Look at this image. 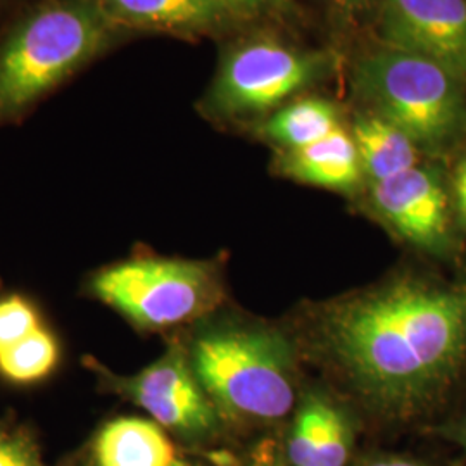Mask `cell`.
I'll return each instance as SVG.
<instances>
[{
    "label": "cell",
    "mask_w": 466,
    "mask_h": 466,
    "mask_svg": "<svg viewBox=\"0 0 466 466\" xmlns=\"http://www.w3.org/2000/svg\"><path fill=\"white\" fill-rule=\"evenodd\" d=\"M321 346L385 413L415 410L466 360V285L400 280L330 308Z\"/></svg>",
    "instance_id": "cell-1"
},
{
    "label": "cell",
    "mask_w": 466,
    "mask_h": 466,
    "mask_svg": "<svg viewBox=\"0 0 466 466\" xmlns=\"http://www.w3.org/2000/svg\"><path fill=\"white\" fill-rule=\"evenodd\" d=\"M132 32L99 0H35L0 30V127L116 49Z\"/></svg>",
    "instance_id": "cell-2"
},
{
    "label": "cell",
    "mask_w": 466,
    "mask_h": 466,
    "mask_svg": "<svg viewBox=\"0 0 466 466\" xmlns=\"http://www.w3.org/2000/svg\"><path fill=\"white\" fill-rule=\"evenodd\" d=\"M190 367L218 411L228 417L271 421L294 406L292 352L277 332L227 327L202 333Z\"/></svg>",
    "instance_id": "cell-3"
},
{
    "label": "cell",
    "mask_w": 466,
    "mask_h": 466,
    "mask_svg": "<svg viewBox=\"0 0 466 466\" xmlns=\"http://www.w3.org/2000/svg\"><path fill=\"white\" fill-rule=\"evenodd\" d=\"M461 82L450 69L423 56L387 46L363 56L352 75L356 96L367 102L373 115L425 146L444 142L460 127Z\"/></svg>",
    "instance_id": "cell-4"
},
{
    "label": "cell",
    "mask_w": 466,
    "mask_h": 466,
    "mask_svg": "<svg viewBox=\"0 0 466 466\" xmlns=\"http://www.w3.org/2000/svg\"><path fill=\"white\" fill-rule=\"evenodd\" d=\"M94 294L142 329H167L215 308L219 289L200 263L147 258L100 271Z\"/></svg>",
    "instance_id": "cell-5"
},
{
    "label": "cell",
    "mask_w": 466,
    "mask_h": 466,
    "mask_svg": "<svg viewBox=\"0 0 466 466\" xmlns=\"http://www.w3.org/2000/svg\"><path fill=\"white\" fill-rule=\"evenodd\" d=\"M332 66L325 52L289 47L271 38L244 42L221 59L202 111L217 117L265 113L317 84Z\"/></svg>",
    "instance_id": "cell-6"
},
{
    "label": "cell",
    "mask_w": 466,
    "mask_h": 466,
    "mask_svg": "<svg viewBox=\"0 0 466 466\" xmlns=\"http://www.w3.org/2000/svg\"><path fill=\"white\" fill-rule=\"evenodd\" d=\"M379 32L392 49L423 56L466 80V0H379Z\"/></svg>",
    "instance_id": "cell-7"
},
{
    "label": "cell",
    "mask_w": 466,
    "mask_h": 466,
    "mask_svg": "<svg viewBox=\"0 0 466 466\" xmlns=\"http://www.w3.org/2000/svg\"><path fill=\"white\" fill-rule=\"evenodd\" d=\"M117 387L165 429L202 435L217 425L218 410L180 352H169Z\"/></svg>",
    "instance_id": "cell-8"
},
{
    "label": "cell",
    "mask_w": 466,
    "mask_h": 466,
    "mask_svg": "<svg viewBox=\"0 0 466 466\" xmlns=\"http://www.w3.org/2000/svg\"><path fill=\"white\" fill-rule=\"evenodd\" d=\"M371 199L379 215L402 238L431 249L444 244L450 228L448 198L432 171L415 167L377 182Z\"/></svg>",
    "instance_id": "cell-9"
},
{
    "label": "cell",
    "mask_w": 466,
    "mask_h": 466,
    "mask_svg": "<svg viewBox=\"0 0 466 466\" xmlns=\"http://www.w3.org/2000/svg\"><path fill=\"white\" fill-rule=\"evenodd\" d=\"M57 361V340L34 306L19 296L0 299V375L21 385L40 382Z\"/></svg>",
    "instance_id": "cell-10"
},
{
    "label": "cell",
    "mask_w": 466,
    "mask_h": 466,
    "mask_svg": "<svg viewBox=\"0 0 466 466\" xmlns=\"http://www.w3.org/2000/svg\"><path fill=\"white\" fill-rule=\"evenodd\" d=\"M128 32H156L194 38L223 30L232 13L219 0H99Z\"/></svg>",
    "instance_id": "cell-11"
},
{
    "label": "cell",
    "mask_w": 466,
    "mask_h": 466,
    "mask_svg": "<svg viewBox=\"0 0 466 466\" xmlns=\"http://www.w3.org/2000/svg\"><path fill=\"white\" fill-rule=\"evenodd\" d=\"M280 167L298 182L332 190H350L363 175L354 138L344 128L308 147L285 150Z\"/></svg>",
    "instance_id": "cell-12"
},
{
    "label": "cell",
    "mask_w": 466,
    "mask_h": 466,
    "mask_svg": "<svg viewBox=\"0 0 466 466\" xmlns=\"http://www.w3.org/2000/svg\"><path fill=\"white\" fill-rule=\"evenodd\" d=\"M96 466H182L161 425L144 418L109 421L96 441Z\"/></svg>",
    "instance_id": "cell-13"
},
{
    "label": "cell",
    "mask_w": 466,
    "mask_h": 466,
    "mask_svg": "<svg viewBox=\"0 0 466 466\" xmlns=\"http://www.w3.org/2000/svg\"><path fill=\"white\" fill-rule=\"evenodd\" d=\"M350 135L358 147L363 173L373 184L417 167L415 142L379 115L368 113L356 117Z\"/></svg>",
    "instance_id": "cell-14"
},
{
    "label": "cell",
    "mask_w": 466,
    "mask_h": 466,
    "mask_svg": "<svg viewBox=\"0 0 466 466\" xmlns=\"http://www.w3.org/2000/svg\"><path fill=\"white\" fill-rule=\"evenodd\" d=\"M342 128L337 107L321 99L298 100L275 113L263 127L267 138L285 150L302 149Z\"/></svg>",
    "instance_id": "cell-15"
},
{
    "label": "cell",
    "mask_w": 466,
    "mask_h": 466,
    "mask_svg": "<svg viewBox=\"0 0 466 466\" xmlns=\"http://www.w3.org/2000/svg\"><path fill=\"white\" fill-rule=\"evenodd\" d=\"M329 402L323 400H308L302 408L292 425V432L287 444V463L290 466H308L315 450H317L319 435L325 423Z\"/></svg>",
    "instance_id": "cell-16"
},
{
    "label": "cell",
    "mask_w": 466,
    "mask_h": 466,
    "mask_svg": "<svg viewBox=\"0 0 466 466\" xmlns=\"http://www.w3.org/2000/svg\"><path fill=\"white\" fill-rule=\"evenodd\" d=\"M350 452V425L342 413L329 404L317 450L308 466H346Z\"/></svg>",
    "instance_id": "cell-17"
},
{
    "label": "cell",
    "mask_w": 466,
    "mask_h": 466,
    "mask_svg": "<svg viewBox=\"0 0 466 466\" xmlns=\"http://www.w3.org/2000/svg\"><path fill=\"white\" fill-rule=\"evenodd\" d=\"M0 466H38L34 444L25 433L0 429Z\"/></svg>",
    "instance_id": "cell-18"
},
{
    "label": "cell",
    "mask_w": 466,
    "mask_h": 466,
    "mask_svg": "<svg viewBox=\"0 0 466 466\" xmlns=\"http://www.w3.org/2000/svg\"><path fill=\"white\" fill-rule=\"evenodd\" d=\"M235 17L292 15V0H219Z\"/></svg>",
    "instance_id": "cell-19"
},
{
    "label": "cell",
    "mask_w": 466,
    "mask_h": 466,
    "mask_svg": "<svg viewBox=\"0 0 466 466\" xmlns=\"http://www.w3.org/2000/svg\"><path fill=\"white\" fill-rule=\"evenodd\" d=\"M244 466H289L280 448L273 441H261L254 450Z\"/></svg>",
    "instance_id": "cell-20"
},
{
    "label": "cell",
    "mask_w": 466,
    "mask_h": 466,
    "mask_svg": "<svg viewBox=\"0 0 466 466\" xmlns=\"http://www.w3.org/2000/svg\"><path fill=\"white\" fill-rule=\"evenodd\" d=\"M375 0H332L333 11L346 19H356V17L363 16L370 7L373 5Z\"/></svg>",
    "instance_id": "cell-21"
},
{
    "label": "cell",
    "mask_w": 466,
    "mask_h": 466,
    "mask_svg": "<svg viewBox=\"0 0 466 466\" xmlns=\"http://www.w3.org/2000/svg\"><path fill=\"white\" fill-rule=\"evenodd\" d=\"M35 0H0V30Z\"/></svg>",
    "instance_id": "cell-22"
},
{
    "label": "cell",
    "mask_w": 466,
    "mask_h": 466,
    "mask_svg": "<svg viewBox=\"0 0 466 466\" xmlns=\"http://www.w3.org/2000/svg\"><path fill=\"white\" fill-rule=\"evenodd\" d=\"M454 190H456L460 213L466 219V161L461 163V167H458L456 180H454Z\"/></svg>",
    "instance_id": "cell-23"
},
{
    "label": "cell",
    "mask_w": 466,
    "mask_h": 466,
    "mask_svg": "<svg viewBox=\"0 0 466 466\" xmlns=\"http://www.w3.org/2000/svg\"><path fill=\"white\" fill-rule=\"evenodd\" d=\"M368 466H420L417 463H411V461H406V460H383V461H375L371 465Z\"/></svg>",
    "instance_id": "cell-24"
},
{
    "label": "cell",
    "mask_w": 466,
    "mask_h": 466,
    "mask_svg": "<svg viewBox=\"0 0 466 466\" xmlns=\"http://www.w3.org/2000/svg\"><path fill=\"white\" fill-rule=\"evenodd\" d=\"M182 466H192V465H187V463H184V465H182Z\"/></svg>",
    "instance_id": "cell-25"
},
{
    "label": "cell",
    "mask_w": 466,
    "mask_h": 466,
    "mask_svg": "<svg viewBox=\"0 0 466 466\" xmlns=\"http://www.w3.org/2000/svg\"><path fill=\"white\" fill-rule=\"evenodd\" d=\"M465 441H466V431H465Z\"/></svg>",
    "instance_id": "cell-26"
}]
</instances>
